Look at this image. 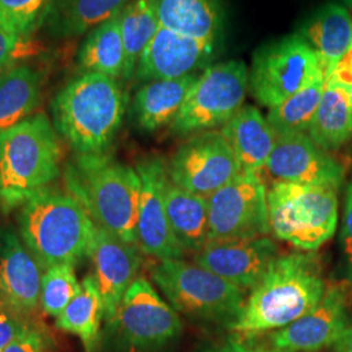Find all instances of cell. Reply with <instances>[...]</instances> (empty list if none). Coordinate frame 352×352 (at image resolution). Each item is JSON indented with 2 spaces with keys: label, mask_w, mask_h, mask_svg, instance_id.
Instances as JSON below:
<instances>
[{
  "label": "cell",
  "mask_w": 352,
  "mask_h": 352,
  "mask_svg": "<svg viewBox=\"0 0 352 352\" xmlns=\"http://www.w3.org/2000/svg\"><path fill=\"white\" fill-rule=\"evenodd\" d=\"M347 90H349V97H350V104H351L352 111V85H350V87H347Z\"/></svg>",
  "instance_id": "obj_41"
},
{
  "label": "cell",
  "mask_w": 352,
  "mask_h": 352,
  "mask_svg": "<svg viewBox=\"0 0 352 352\" xmlns=\"http://www.w3.org/2000/svg\"><path fill=\"white\" fill-rule=\"evenodd\" d=\"M321 77L325 78L317 54L294 33L256 50L250 69V91L270 110Z\"/></svg>",
  "instance_id": "obj_8"
},
{
  "label": "cell",
  "mask_w": 352,
  "mask_h": 352,
  "mask_svg": "<svg viewBox=\"0 0 352 352\" xmlns=\"http://www.w3.org/2000/svg\"><path fill=\"white\" fill-rule=\"evenodd\" d=\"M128 1L129 0H50L41 26L51 37H78L119 14Z\"/></svg>",
  "instance_id": "obj_23"
},
{
  "label": "cell",
  "mask_w": 352,
  "mask_h": 352,
  "mask_svg": "<svg viewBox=\"0 0 352 352\" xmlns=\"http://www.w3.org/2000/svg\"><path fill=\"white\" fill-rule=\"evenodd\" d=\"M263 174L273 183L331 186L340 188L344 171L329 151L317 146L307 133L278 136Z\"/></svg>",
  "instance_id": "obj_16"
},
{
  "label": "cell",
  "mask_w": 352,
  "mask_h": 352,
  "mask_svg": "<svg viewBox=\"0 0 352 352\" xmlns=\"http://www.w3.org/2000/svg\"><path fill=\"white\" fill-rule=\"evenodd\" d=\"M43 74L28 64L0 75V132L32 116L42 101Z\"/></svg>",
  "instance_id": "obj_26"
},
{
  "label": "cell",
  "mask_w": 352,
  "mask_h": 352,
  "mask_svg": "<svg viewBox=\"0 0 352 352\" xmlns=\"http://www.w3.org/2000/svg\"><path fill=\"white\" fill-rule=\"evenodd\" d=\"M333 352H352V327H349L333 344Z\"/></svg>",
  "instance_id": "obj_40"
},
{
  "label": "cell",
  "mask_w": 352,
  "mask_h": 352,
  "mask_svg": "<svg viewBox=\"0 0 352 352\" xmlns=\"http://www.w3.org/2000/svg\"><path fill=\"white\" fill-rule=\"evenodd\" d=\"M47 347V336L41 327L33 325L3 352H46Z\"/></svg>",
  "instance_id": "obj_36"
},
{
  "label": "cell",
  "mask_w": 352,
  "mask_h": 352,
  "mask_svg": "<svg viewBox=\"0 0 352 352\" xmlns=\"http://www.w3.org/2000/svg\"><path fill=\"white\" fill-rule=\"evenodd\" d=\"M33 327L28 316L21 315L0 300V352Z\"/></svg>",
  "instance_id": "obj_34"
},
{
  "label": "cell",
  "mask_w": 352,
  "mask_h": 352,
  "mask_svg": "<svg viewBox=\"0 0 352 352\" xmlns=\"http://www.w3.org/2000/svg\"><path fill=\"white\" fill-rule=\"evenodd\" d=\"M206 352H279L273 350V349H261V347H256L252 346L250 343H245L243 340H230L227 342L226 344L214 349V350H209Z\"/></svg>",
  "instance_id": "obj_39"
},
{
  "label": "cell",
  "mask_w": 352,
  "mask_h": 352,
  "mask_svg": "<svg viewBox=\"0 0 352 352\" xmlns=\"http://www.w3.org/2000/svg\"><path fill=\"white\" fill-rule=\"evenodd\" d=\"M104 320L103 300L94 276L81 282L80 291L63 312L56 317L55 327L78 337L85 352H97Z\"/></svg>",
  "instance_id": "obj_29"
},
{
  "label": "cell",
  "mask_w": 352,
  "mask_h": 352,
  "mask_svg": "<svg viewBox=\"0 0 352 352\" xmlns=\"http://www.w3.org/2000/svg\"><path fill=\"white\" fill-rule=\"evenodd\" d=\"M111 327L138 349L162 346L177 338L183 330L179 314L142 277L126 291Z\"/></svg>",
  "instance_id": "obj_13"
},
{
  "label": "cell",
  "mask_w": 352,
  "mask_h": 352,
  "mask_svg": "<svg viewBox=\"0 0 352 352\" xmlns=\"http://www.w3.org/2000/svg\"><path fill=\"white\" fill-rule=\"evenodd\" d=\"M279 256L277 243L269 236L210 240L195 253L193 263L248 291L257 286Z\"/></svg>",
  "instance_id": "obj_15"
},
{
  "label": "cell",
  "mask_w": 352,
  "mask_h": 352,
  "mask_svg": "<svg viewBox=\"0 0 352 352\" xmlns=\"http://www.w3.org/2000/svg\"><path fill=\"white\" fill-rule=\"evenodd\" d=\"M325 287L321 260L315 252L279 256L251 289L228 329L240 338H252L289 327L321 300Z\"/></svg>",
  "instance_id": "obj_1"
},
{
  "label": "cell",
  "mask_w": 352,
  "mask_h": 352,
  "mask_svg": "<svg viewBox=\"0 0 352 352\" xmlns=\"http://www.w3.org/2000/svg\"><path fill=\"white\" fill-rule=\"evenodd\" d=\"M164 201L173 234L184 251H201L209 241L208 199L177 187L170 177L164 186Z\"/></svg>",
  "instance_id": "obj_25"
},
{
  "label": "cell",
  "mask_w": 352,
  "mask_h": 352,
  "mask_svg": "<svg viewBox=\"0 0 352 352\" xmlns=\"http://www.w3.org/2000/svg\"><path fill=\"white\" fill-rule=\"evenodd\" d=\"M160 24L199 41L217 42L225 23L222 0H158Z\"/></svg>",
  "instance_id": "obj_24"
},
{
  "label": "cell",
  "mask_w": 352,
  "mask_h": 352,
  "mask_svg": "<svg viewBox=\"0 0 352 352\" xmlns=\"http://www.w3.org/2000/svg\"><path fill=\"white\" fill-rule=\"evenodd\" d=\"M241 171L263 174L278 135L254 106H243L222 128Z\"/></svg>",
  "instance_id": "obj_21"
},
{
  "label": "cell",
  "mask_w": 352,
  "mask_h": 352,
  "mask_svg": "<svg viewBox=\"0 0 352 352\" xmlns=\"http://www.w3.org/2000/svg\"><path fill=\"white\" fill-rule=\"evenodd\" d=\"M19 235L42 270L89 257L96 223L67 189L47 188L19 209Z\"/></svg>",
  "instance_id": "obj_5"
},
{
  "label": "cell",
  "mask_w": 352,
  "mask_h": 352,
  "mask_svg": "<svg viewBox=\"0 0 352 352\" xmlns=\"http://www.w3.org/2000/svg\"><path fill=\"white\" fill-rule=\"evenodd\" d=\"M343 253L352 267V180L349 183L344 196V214L340 234Z\"/></svg>",
  "instance_id": "obj_37"
},
{
  "label": "cell",
  "mask_w": 352,
  "mask_h": 352,
  "mask_svg": "<svg viewBox=\"0 0 352 352\" xmlns=\"http://www.w3.org/2000/svg\"><path fill=\"white\" fill-rule=\"evenodd\" d=\"M298 34L317 54L327 80L350 49L351 14L342 4L327 3L304 21Z\"/></svg>",
  "instance_id": "obj_20"
},
{
  "label": "cell",
  "mask_w": 352,
  "mask_h": 352,
  "mask_svg": "<svg viewBox=\"0 0 352 352\" xmlns=\"http://www.w3.org/2000/svg\"><path fill=\"white\" fill-rule=\"evenodd\" d=\"M325 85L324 77L317 78L311 85L269 110L266 119L278 136L308 133Z\"/></svg>",
  "instance_id": "obj_31"
},
{
  "label": "cell",
  "mask_w": 352,
  "mask_h": 352,
  "mask_svg": "<svg viewBox=\"0 0 352 352\" xmlns=\"http://www.w3.org/2000/svg\"><path fill=\"white\" fill-rule=\"evenodd\" d=\"M75 265H55L43 272L41 286V308L47 316L58 317L80 291Z\"/></svg>",
  "instance_id": "obj_32"
},
{
  "label": "cell",
  "mask_w": 352,
  "mask_h": 352,
  "mask_svg": "<svg viewBox=\"0 0 352 352\" xmlns=\"http://www.w3.org/2000/svg\"><path fill=\"white\" fill-rule=\"evenodd\" d=\"M62 175L65 189L81 202L97 226L138 244L141 183L136 168L107 153L76 154Z\"/></svg>",
  "instance_id": "obj_2"
},
{
  "label": "cell",
  "mask_w": 352,
  "mask_h": 352,
  "mask_svg": "<svg viewBox=\"0 0 352 352\" xmlns=\"http://www.w3.org/2000/svg\"><path fill=\"white\" fill-rule=\"evenodd\" d=\"M325 151L340 149L352 136V111L347 87L327 81L307 133Z\"/></svg>",
  "instance_id": "obj_28"
},
{
  "label": "cell",
  "mask_w": 352,
  "mask_h": 352,
  "mask_svg": "<svg viewBox=\"0 0 352 352\" xmlns=\"http://www.w3.org/2000/svg\"><path fill=\"white\" fill-rule=\"evenodd\" d=\"M352 282L327 283L321 300L305 315L269 334L270 349L279 352H316L333 347L351 327Z\"/></svg>",
  "instance_id": "obj_12"
},
{
  "label": "cell",
  "mask_w": 352,
  "mask_h": 352,
  "mask_svg": "<svg viewBox=\"0 0 352 352\" xmlns=\"http://www.w3.org/2000/svg\"><path fill=\"white\" fill-rule=\"evenodd\" d=\"M126 51L120 30V13L88 33L77 52V67L82 74H97L118 80L123 77Z\"/></svg>",
  "instance_id": "obj_27"
},
{
  "label": "cell",
  "mask_w": 352,
  "mask_h": 352,
  "mask_svg": "<svg viewBox=\"0 0 352 352\" xmlns=\"http://www.w3.org/2000/svg\"><path fill=\"white\" fill-rule=\"evenodd\" d=\"M151 279L177 314L230 325L239 315L247 295L210 270L182 258L162 260Z\"/></svg>",
  "instance_id": "obj_7"
},
{
  "label": "cell",
  "mask_w": 352,
  "mask_h": 352,
  "mask_svg": "<svg viewBox=\"0 0 352 352\" xmlns=\"http://www.w3.org/2000/svg\"><path fill=\"white\" fill-rule=\"evenodd\" d=\"M43 270L11 227H0V300L30 317L41 307Z\"/></svg>",
  "instance_id": "obj_19"
},
{
  "label": "cell",
  "mask_w": 352,
  "mask_h": 352,
  "mask_svg": "<svg viewBox=\"0 0 352 352\" xmlns=\"http://www.w3.org/2000/svg\"><path fill=\"white\" fill-rule=\"evenodd\" d=\"M241 173L239 162L222 131L192 135L167 164L170 180L180 188L208 199Z\"/></svg>",
  "instance_id": "obj_11"
},
{
  "label": "cell",
  "mask_w": 352,
  "mask_h": 352,
  "mask_svg": "<svg viewBox=\"0 0 352 352\" xmlns=\"http://www.w3.org/2000/svg\"><path fill=\"white\" fill-rule=\"evenodd\" d=\"M126 106V96L116 80L82 74L54 97L52 124L77 155L103 154L122 126Z\"/></svg>",
  "instance_id": "obj_3"
},
{
  "label": "cell",
  "mask_w": 352,
  "mask_h": 352,
  "mask_svg": "<svg viewBox=\"0 0 352 352\" xmlns=\"http://www.w3.org/2000/svg\"><path fill=\"white\" fill-rule=\"evenodd\" d=\"M215 54V42L186 37L160 26L140 56L135 76L145 82L196 74Z\"/></svg>",
  "instance_id": "obj_18"
},
{
  "label": "cell",
  "mask_w": 352,
  "mask_h": 352,
  "mask_svg": "<svg viewBox=\"0 0 352 352\" xmlns=\"http://www.w3.org/2000/svg\"><path fill=\"white\" fill-rule=\"evenodd\" d=\"M248 90L250 71L243 60H226L208 67L173 122V132L186 136L225 126L244 106Z\"/></svg>",
  "instance_id": "obj_9"
},
{
  "label": "cell",
  "mask_w": 352,
  "mask_h": 352,
  "mask_svg": "<svg viewBox=\"0 0 352 352\" xmlns=\"http://www.w3.org/2000/svg\"><path fill=\"white\" fill-rule=\"evenodd\" d=\"M327 80L344 87L352 85V49H349V51L344 54L337 68Z\"/></svg>",
  "instance_id": "obj_38"
},
{
  "label": "cell",
  "mask_w": 352,
  "mask_h": 352,
  "mask_svg": "<svg viewBox=\"0 0 352 352\" xmlns=\"http://www.w3.org/2000/svg\"><path fill=\"white\" fill-rule=\"evenodd\" d=\"M158 0H129L120 12V30L126 51L123 78L131 80L140 56L160 29Z\"/></svg>",
  "instance_id": "obj_30"
},
{
  "label": "cell",
  "mask_w": 352,
  "mask_h": 352,
  "mask_svg": "<svg viewBox=\"0 0 352 352\" xmlns=\"http://www.w3.org/2000/svg\"><path fill=\"white\" fill-rule=\"evenodd\" d=\"M25 38L0 20V75L14 65Z\"/></svg>",
  "instance_id": "obj_35"
},
{
  "label": "cell",
  "mask_w": 352,
  "mask_h": 352,
  "mask_svg": "<svg viewBox=\"0 0 352 352\" xmlns=\"http://www.w3.org/2000/svg\"><path fill=\"white\" fill-rule=\"evenodd\" d=\"M50 0H0V20L20 36L29 37L42 25Z\"/></svg>",
  "instance_id": "obj_33"
},
{
  "label": "cell",
  "mask_w": 352,
  "mask_h": 352,
  "mask_svg": "<svg viewBox=\"0 0 352 352\" xmlns=\"http://www.w3.org/2000/svg\"><path fill=\"white\" fill-rule=\"evenodd\" d=\"M62 174L60 139L46 113H34L0 132L1 213L19 210Z\"/></svg>",
  "instance_id": "obj_4"
},
{
  "label": "cell",
  "mask_w": 352,
  "mask_h": 352,
  "mask_svg": "<svg viewBox=\"0 0 352 352\" xmlns=\"http://www.w3.org/2000/svg\"><path fill=\"white\" fill-rule=\"evenodd\" d=\"M338 189L273 183L267 189L270 232L300 251H317L336 232Z\"/></svg>",
  "instance_id": "obj_6"
},
{
  "label": "cell",
  "mask_w": 352,
  "mask_h": 352,
  "mask_svg": "<svg viewBox=\"0 0 352 352\" xmlns=\"http://www.w3.org/2000/svg\"><path fill=\"white\" fill-rule=\"evenodd\" d=\"M208 212L209 241L251 239L272 234L263 174L241 171L208 197Z\"/></svg>",
  "instance_id": "obj_10"
},
{
  "label": "cell",
  "mask_w": 352,
  "mask_h": 352,
  "mask_svg": "<svg viewBox=\"0 0 352 352\" xmlns=\"http://www.w3.org/2000/svg\"><path fill=\"white\" fill-rule=\"evenodd\" d=\"M199 74L174 80H157L144 84L132 102L136 124L145 132H154L173 124Z\"/></svg>",
  "instance_id": "obj_22"
},
{
  "label": "cell",
  "mask_w": 352,
  "mask_h": 352,
  "mask_svg": "<svg viewBox=\"0 0 352 352\" xmlns=\"http://www.w3.org/2000/svg\"><path fill=\"white\" fill-rule=\"evenodd\" d=\"M141 253L138 244L119 239L110 231L96 225L89 257L94 264V277L103 300L104 320L109 325H113L126 291L139 278Z\"/></svg>",
  "instance_id": "obj_17"
},
{
  "label": "cell",
  "mask_w": 352,
  "mask_h": 352,
  "mask_svg": "<svg viewBox=\"0 0 352 352\" xmlns=\"http://www.w3.org/2000/svg\"><path fill=\"white\" fill-rule=\"evenodd\" d=\"M350 49H352V34H351V45H350Z\"/></svg>",
  "instance_id": "obj_43"
},
{
  "label": "cell",
  "mask_w": 352,
  "mask_h": 352,
  "mask_svg": "<svg viewBox=\"0 0 352 352\" xmlns=\"http://www.w3.org/2000/svg\"><path fill=\"white\" fill-rule=\"evenodd\" d=\"M344 6H347V7H352V0H340Z\"/></svg>",
  "instance_id": "obj_42"
},
{
  "label": "cell",
  "mask_w": 352,
  "mask_h": 352,
  "mask_svg": "<svg viewBox=\"0 0 352 352\" xmlns=\"http://www.w3.org/2000/svg\"><path fill=\"white\" fill-rule=\"evenodd\" d=\"M135 168L141 183L138 218L140 251L158 261L183 258L186 251L173 234L166 210L167 164L160 155H146L140 160Z\"/></svg>",
  "instance_id": "obj_14"
}]
</instances>
